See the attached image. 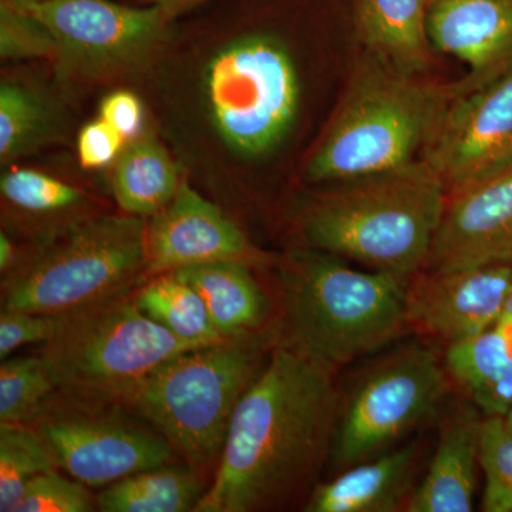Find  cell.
<instances>
[{"instance_id": "obj_1", "label": "cell", "mask_w": 512, "mask_h": 512, "mask_svg": "<svg viewBox=\"0 0 512 512\" xmlns=\"http://www.w3.org/2000/svg\"><path fill=\"white\" fill-rule=\"evenodd\" d=\"M340 409L332 370L276 339L239 400L214 477L194 512L305 507L332 456Z\"/></svg>"}, {"instance_id": "obj_2", "label": "cell", "mask_w": 512, "mask_h": 512, "mask_svg": "<svg viewBox=\"0 0 512 512\" xmlns=\"http://www.w3.org/2000/svg\"><path fill=\"white\" fill-rule=\"evenodd\" d=\"M339 184L306 214V239L319 251L409 284L429 258L446 207V185L421 158Z\"/></svg>"}, {"instance_id": "obj_3", "label": "cell", "mask_w": 512, "mask_h": 512, "mask_svg": "<svg viewBox=\"0 0 512 512\" xmlns=\"http://www.w3.org/2000/svg\"><path fill=\"white\" fill-rule=\"evenodd\" d=\"M276 338L332 370L389 345L406 330L407 284L357 271L326 252H298L279 272Z\"/></svg>"}, {"instance_id": "obj_4", "label": "cell", "mask_w": 512, "mask_h": 512, "mask_svg": "<svg viewBox=\"0 0 512 512\" xmlns=\"http://www.w3.org/2000/svg\"><path fill=\"white\" fill-rule=\"evenodd\" d=\"M276 339L259 330L187 350L158 367L120 404L204 473L217 467L239 400Z\"/></svg>"}, {"instance_id": "obj_5", "label": "cell", "mask_w": 512, "mask_h": 512, "mask_svg": "<svg viewBox=\"0 0 512 512\" xmlns=\"http://www.w3.org/2000/svg\"><path fill=\"white\" fill-rule=\"evenodd\" d=\"M148 279L146 218L90 215L40 241L3 275L2 309L69 315Z\"/></svg>"}, {"instance_id": "obj_6", "label": "cell", "mask_w": 512, "mask_h": 512, "mask_svg": "<svg viewBox=\"0 0 512 512\" xmlns=\"http://www.w3.org/2000/svg\"><path fill=\"white\" fill-rule=\"evenodd\" d=\"M457 96L392 67L357 77L338 116L306 165L312 183H343L417 161Z\"/></svg>"}, {"instance_id": "obj_7", "label": "cell", "mask_w": 512, "mask_h": 512, "mask_svg": "<svg viewBox=\"0 0 512 512\" xmlns=\"http://www.w3.org/2000/svg\"><path fill=\"white\" fill-rule=\"evenodd\" d=\"M134 293L59 316L40 353L57 390L120 404L171 357L204 346L144 315Z\"/></svg>"}, {"instance_id": "obj_8", "label": "cell", "mask_w": 512, "mask_h": 512, "mask_svg": "<svg viewBox=\"0 0 512 512\" xmlns=\"http://www.w3.org/2000/svg\"><path fill=\"white\" fill-rule=\"evenodd\" d=\"M205 99L212 123L235 153L256 157L284 140L299 109V79L278 40L248 36L208 63Z\"/></svg>"}, {"instance_id": "obj_9", "label": "cell", "mask_w": 512, "mask_h": 512, "mask_svg": "<svg viewBox=\"0 0 512 512\" xmlns=\"http://www.w3.org/2000/svg\"><path fill=\"white\" fill-rule=\"evenodd\" d=\"M28 424L57 468L87 487H107L174 457L163 434L109 400L56 390Z\"/></svg>"}, {"instance_id": "obj_10", "label": "cell", "mask_w": 512, "mask_h": 512, "mask_svg": "<svg viewBox=\"0 0 512 512\" xmlns=\"http://www.w3.org/2000/svg\"><path fill=\"white\" fill-rule=\"evenodd\" d=\"M446 366L427 346H407L379 363L342 402L332 461L338 473L390 450L436 413Z\"/></svg>"}, {"instance_id": "obj_11", "label": "cell", "mask_w": 512, "mask_h": 512, "mask_svg": "<svg viewBox=\"0 0 512 512\" xmlns=\"http://www.w3.org/2000/svg\"><path fill=\"white\" fill-rule=\"evenodd\" d=\"M49 29L64 64L84 73L124 69L150 55L163 37L160 6L130 8L109 0H6Z\"/></svg>"}, {"instance_id": "obj_12", "label": "cell", "mask_w": 512, "mask_h": 512, "mask_svg": "<svg viewBox=\"0 0 512 512\" xmlns=\"http://www.w3.org/2000/svg\"><path fill=\"white\" fill-rule=\"evenodd\" d=\"M448 192L512 165V70L457 94L421 154Z\"/></svg>"}, {"instance_id": "obj_13", "label": "cell", "mask_w": 512, "mask_h": 512, "mask_svg": "<svg viewBox=\"0 0 512 512\" xmlns=\"http://www.w3.org/2000/svg\"><path fill=\"white\" fill-rule=\"evenodd\" d=\"M512 293V265L426 271L404 292L407 328L448 345L493 328Z\"/></svg>"}, {"instance_id": "obj_14", "label": "cell", "mask_w": 512, "mask_h": 512, "mask_svg": "<svg viewBox=\"0 0 512 512\" xmlns=\"http://www.w3.org/2000/svg\"><path fill=\"white\" fill-rule=\"evenodd\" d=\"M512 265V165L448 192L426 271Z\"/></svg>"}, {"instance_id": "obj_15", "label": "cell", "mask_w": 512, "mask_h": 512, "mask_svg": "<svg viewBox=\"0 0 512 512\" xmlns=\"http://www.w3.org/2000/svg\"><path fill=\"white\" fill-rule=\"evenodd\" d=\"M215 261L268 262L237 222L191 185L181 183L173 201L147 222L148 275Z\"/></svg>"}, {"instance_id": "obj_16", "label": "cell", "mask_w": 512, "mask_h": 512, "mask_svg": "<svg viewBox=\"0 0 512 512\" xmlns=\"http://www.w3.org/2000/svg\"><path fill=\"white\" fill-rule=\"evenodd\" d=\"M427 33L437 49L470 67L457 94L512 70V0H430Z\"/></svg>"}, {"instance_id": "obj_17", "label": "cell", "mask_w": 512, "mask_h": 512, "mask_svg": "<svg viewBox=\"0 0 512 512\" xmlns=\"http://www.w3.org/2000/svg\"><path fill=\"white\" fill-rule=\"evenodd\" d=\"M416 441L340 471L338 477L316 485L306 501V512L406 511L414 493L419 464Z\"/></svg>"}, {"instance_id": "obj_18", "label": "cell", "mask_w": 512, "mask_h": 512, "mask_svg": "<svg viewBox=\"0 0 512 512\" xmlns=\"http://www.w3.org/2000/svg\"><path fill=\"white\" fill-rule=\"evenodd\" d=\"M480 423L458 413L441 427L429 471L416 487L407 512H470L473 510Z\"/></svg>"}, {"instance_id": "obj_19", "label": "cell", "mask_w": 512, "mask_h": 512, "mask_svg": "<svg viewBox=\"0 0 512 512\" xmlns=\"http://www.w3.org/2000/svg\"><path fill=\"white\" fill-rule=\"evenodd\" d=\"M444 366L485 416H505L512 406V320L448 345Z\"/></svg>"}, {"instance_id": "obj_20", "label": "cell", "mask_w": 512, "mask_h": 512, "mask_svg": "<svg viewBox=\"0 0 512 512\" xmlns=\"http://www.w3.org/2000/svg\"><path fill=\"white\" fill-rule=\"evenodd\" d=\"M251 268L241 261H215L171 272L198 292L222 338H235L259 332L269 316L268 298Z\"/></svg>"}, {"instance_id": "obj_21", "label": "cell", "mask_w": 512, "mask_h": 512, "mask_svg": "<svg viewBox=\"0 0 512 512\" xmlns=\"http://www.w3.org/2000/svg\"><path fill=\"white\" fill-rule=\"evenodd\" d=\"M430 0H357V28L380 63L416 74L429 63Z\"/></svg>"}, {"instance_id": "obj_22", "label": "cell", "mask_w": 512, "mask_h": 512, "mask_svg": "<svg viewBox=\"0 0 512 512\" xmlns=\"http://www.w3.org/2000/svg\"><path fill=\"white\" fill-rule=\"evenodd\" d=\"M111 192L124 214L150 218L167 207L178 188L177 168L160 141L138 134L114 161Z\"/></svg>"}, {"instance_id": "obj_23", "label": "cell", "mask_w": 512, "mask_h": 512, "mask_svg": "<svg viewBox=\"0 0 512 512\" xmlns=\"http://www.w3.org/2000/svg\"><path fill=\"white\" fill-rule=\"evenodd\" d=\"M190 464H164L107 485L97 497L103 512H194L207 491Z\"/></svg>"}, {"instance_id": "obj_24", "label": "cell", "mask_w": 512, "mask_h": 512, "mask_svg": "<svg viewBox=\"0 0 512 512\" xmlns=\"http://www.w3.org/2000/svg\"><path fill=\"white\" fill-rule=\"evenodd\" d=\"M138 308L177 338L208 345L222 338L198 292L174 272L153 276L137 289Z\"/></svg>"}, {"instance_id": "obj_25", "label": "cell", "mask_w": 512, "mask_h": 512, "mask_svg": "<svg viewBox=\"0 0 512 512\" xmlns=\"http://www.w3.org/2000/svg\"><path fill=\"white\" fill-rule=\"evenodd\" d=\"M57 468L29 424H0V511L13 512L33 478Z\"/></svg>"}, {"instance_id": "obj_26", "label": "cell", "mask_w": 512, "mask_h": 512, "mask_svg": "<svg viewBox=\"0 0 512 512\" xmlns=\"http://www.w3.org/2000/svg\"><path fill=\"white\" fill-rule=\"evenodd\" d=\"M56 390L42 357H8L2 360L0 424L30 423Z\"/></svg>"}, {"instance_id": "obj_27", "label": "cell", "mask_w": 512, "mask_h": 512, "mask_svg": "<svg viewBox=\"0 0 512 512\" xmlns=\"http://www.w3.org/2000/svg\"><path fill=\"white\" fill-rule=\"evenodd\" d=\"M0 192L13 210L49 217L76 210L86 200L79 188L29 168H13L0 178Z\"/></svg>"}, {"instance_id": "obj_28", "label": "cell", "mask_w": 512, "mask_h": 512, "mask_svg": "<svg viewBox=\"0 0 512 512\" xmlns=\"http://www.w3.org/2000/svg\"><path fill=\"white\" fill-rule=\"evenodd\" d=\"M49 119L35 94L19 84L0 86V160L9 163L30 153L46 137Z\"/></svg>"}, {"instance_id": "obj_29", "label": "cell", "mask_w": 512, "mask_h": 512, "mask_svg": "<svg viewBox=\"0 0 512 512\" xmlns=\"http://www.w3.org/2000/svg\"><path fill=\"white\" fill-rule=\"evenodd\" d=\"M485 487L483 511L512 512V430L504 416H485L478 434Z\"/></svg>"}, {"instance_id": "obj_30", "label": "cell", "mask_w": 512, "mask_h": 512, "mask_svg": "<svg viewBox=\"0 0 512 512\" xmlns=\"http://www.w3.org/2000/svg\"><path fill=\"white\" fill-rule=\"evenodd\" d=\"M0 56L3 60L57 59L59 46L43 23L2 0Z\"/></svg>"}, {"instance_id": "obj_31", "label": "cell", "mask_w": 512, "mask_h": 512, "mask_svg": "<svg viewBox=\"0 0 512 512\" xmlns=\"http://www.w3.org/2000/svg\"><path fill=\"white\" fill-rule=\"evenodd\" d=\"M86 487L60 476L57 468L46 471L30 481L13 512H92L97 501Z\"/></svg>"}, {"instance_id": "obj_32", "label": "cell", "mask_w": 512, "mask_h": 512, "mask_svg": "<svg viewBox=\"0 0 512 512\" xmlns=\"http://www.w3.org/2000/svg\"><path fill=\"white\" fill-rule=\"evenodd\" d=\"M59 316L2 309L0 312V359L32 343H46L55 336Z\"/></svg>"}, {"instance_id": "obj_33", "label": "cell", "mask_w": 512, "mask_h": 512, "mask_svg": "<svg viewBox=\"0 0 512 512\" xmlns=\"http://www.w3.org/2000/svg\"><path fill=\"white\" fill-rule=\"evenodd\" d=\"M124 146L126 138L116 128L103 119L92 121L82 128L77 141L80 164L87 170L107 167L117 160Z\"/></svg>"}, {"instance_id": "obj_34", "label": "cell", "mask_w": 512, "mask_h": 512, "mask_svg": "<svg viewBox=\"0 0 512 512\" xmlns=\"http://www.w3.org/2000/svg\"><path fill=\"white\" fill-rule=\"evenodd\" d=\"M100 119L107 121L121 136L130 140L138 136L143 124V106L133 93L123 90L114 92L101 103Z\"/></svg>"}, {"instance_id": "obj_35", "label": "cell", "mask_w": 512, "mask_h": 512, "mask_svg": "<svg viewBox=\"0 0 512 512\" xmlns=\"http://www.w3.org/2000/svg\"><path fill=\"white\" fill-rule=\"evenodd\" d=\"M19 256L15 244L5 231L0 232V272L2 275L12 271L13 266L18 264Z\"/></svg>"}, {"instance_id": "obj_36", "label": "cell", "mask_w": 512, "mask_h": 512, "mask_svg": "<svg viewBox=\"0 0 512 512\" xmlns=\"http://www.w3.org/2000/svg\"><path fill=\"white\" fill-rule=\"evenodd\" d=\"M202 2V0H157V5L164 10L167 18L177 15L181 10L190 8L195 3Z\"/></svg>"}, {"instance_id": "obj_37", "label": "cell", "mask_w": 512, "mask_h": 512, "mask_svg": "<svg viewBox=\"0 0 512 512\" xmlns=\"http://www.w3.org/2000/svg\"><path fill=\"white\" fill-rule=\"evenodd\" d=\"M500 320H512V293L510 298L507 299V302H505L503 313H501V318L498 319V322H500Z\"/></svg>"}, {"instance_id": "obj_38", "label": "cell", "mask_w": 512, "mask_h": 512, "mask_svg": "<svg viewBox=\"0 0 512 512\" xmlns=\"http://www.w3.org/2000/svg\"><path fill=\"white\" fill-rule=\"evenodd\" d=\"M505 421H507L508 427L512 430V406L510 410H508L507 414L504 416Z\"/></svg>"}]
</instances>
